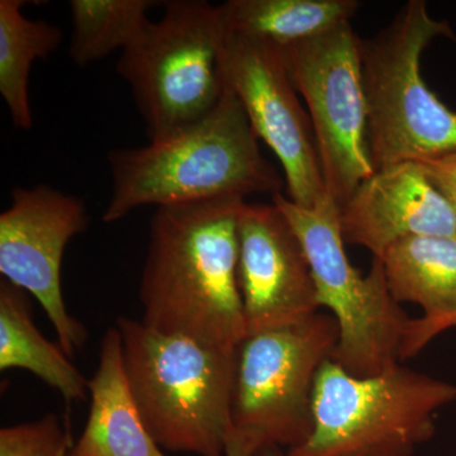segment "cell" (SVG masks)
<instances>
[{"instance_id":"6da1fadb","label":"cell","mask_w":456,"mask_h":456,"mask_svg":"<svg viewBox=\"0 0 456 456\" xmlns=\"http://www.w3.org/2000/svg\"><path fill=\"white\" fill-rule=\"evenodd\" d=\"M241 198L159 207L139 297L150 329L235 350L248 336L237 283Z\"/></svg>"},{"instance_id":"7a4b0ae2","label":"cell","mask_w":456,"mask_h":456,"mask_svg":"<svg viewBox=\"0 0 456 456\" xmlns=\"http://www.w3.org/2000/svg\"><path fill=\"white\" fill-rule=\"evenodd\" d=\"M108 164L112 194L102 216L104 224L121 221L143 206L273 197L285 187L261 154L259 137L228 83L208 116L149 145L112 150Z\"/></svg>"},{"instance_id":"3957f363","label":"cell","mask_w":456,"mask_h":456,"mask_svg":"<svg viewBox=\"0 0 456 456\" xmlns=\"http://www.w3.org/2000/svg\"><path fill=\"white\" fill-rule=\"evenodd\" d=\"M123 364L147 430L161 449L227 456L233 437L236 349L167 335L119 317Z\"/></svg>"},{"instance_id":"277c9868","label":"cell","mask_w":456,"mask_h":456,"mask_svg":"<svg viewBox=\"0 0 456 456\" xmlns=\"http://www.w3.org/2000/svg\"><path fill=\"white\" fill-rule=\"evenodd\" d=\"M454 38L424 0H410L373 38H360L374 170L456 151V112L425 83L422 53L435 38Z\"/></svg>"},{"instance_id":"5b68a950","label":"cell","mask_w":456,"mask_h":456,"mask_svg":"<svg viewBox=\"0 0 456 456\" xmlns=\"http://www.w3.org/2000/svg\"><path fill=\"white\" fill-rule=\"evenodd\" d=\"M455 401L454 384L401 364L356 377L329 360L317 375L310 437L287 456H413Z\"/></svg>"},{"instance_id":"8992f818","label":"cell","mask_w":456,"mask_h":456,"mask_svg":"<svg viewBox=\"0 0 456 456\" xmlns=\"http://www.w3.org/2000/svg\"><path fill=\"white\" fill-rule=\"evenodd\" d=\"M224 25L206 0H169L122 51L119 77L131 86L150 141L194 125L220 103L226 77L221 61Z\"/></svg>"},{"instance_id":"52a82bcc","label":"cell","mask_w":456,"mask_h":456,"mask_svg":"<svg viewBox=\"0 0 456 456\" xmlns=\"http://www.w3.org/2000/svg\"><path fill=\"white\" fill-rule=\"evenodd\" d=\"M272 198L301 240L318 305L331 311L338 323L332 362L356 377H371L401 364L411 318L393 298L379 259L373 257L367 275L350 263L338 203L329 194L312 208L292 202L283 193Z\"/></svg>"},{"instance_id":"ba28073f","label":"cell","mask_w":456,"mask_h":456,"mask_svg":"<svg viewBox=\"0 0 456 456\" xmlns=\"http://www.w3.org/2000/svg\"><path fill=\"white\" fill-rule=\"evenodd\" d=\"M338 341L335 318L320 312L298 325L246 336L236 349L227 455L290 450L310 437L317 375Z\"/></svg>"},{"instance_id":"9c48e42d","label":"cell","mask_w":456,"mask_h":456,"mask_svg":"<svg viewBox=\"0 0 456 456\" xmlns=\"http://www.w3.org/2000/svg\"><path fill=\"white\" fill-rule=\"evenodd\" d=\"M294 88L310 112L327 194L344 206L375 173L360 37L351 22L281 47Z\"/></svg>"},{"instance_id":"30bf717a","label":"cell","mask_w":456,"mask_h":456,"mask_svg":"<svg viewBox=\"0 0 456 456\" xmlns=\"http://www.w3.org/2000/svg\"><path fill=\"white\" fill-rule=\"evenodd\" d=\"M221 61L255 134L281 161L288 198L305 208L316 206L327 196L316 140L281 47L224 27Z\"/></svg>"},{"instance_id":"8fae6325","label":"cell","mask_w":456,"mask_h":456,"mask_svg":"<svg viewBox=\"0 0 456 456\" xmlns=\"http://www.w3.org/2000/svg\"><path fill=\"white\" fill-rule=\"evenodd\" d=\"M0 215V274L32 294L44 308L69 358L88 341L86 327L69 314L61 289L66 246L88 228L86 203L47 184L16 187Z\"/></svg>"},{"instance_id":"7c38bea8","label":"cell","mask_w":456,"mask_h":456,"mask_svg":"<svg viewBox=\"0 0 456 456\" xmlns=\"http://www.w3.org/2000/svg\"><path fill=\"white\" fill-rule=\"evenodd\" d=\"M237 283L248 335L298 325L320 310L301 240L274 204H242Z\"/></svg>"},{"instance_id":"4fadbf2b","label":"cell","mask_w":456,"mask_h":456,"mask_svg":"<svg viewBox=\"0 0 456 456\" xmlns=\"http://www.w3.org/2000/svg\"><path fill=\"white\" fill-rule=\"evenodd\" d=\"M345 242L383 254L410 236H456V220L445 198L417 163L375 171L340 207Z\"/></svg>"},{"instance_id":"5bb4252c","label":"cell","mask_w":456,"mask_h":456,"mask_svg":"<svg viewBox=\"0 0 456 456\" xmlns=\"http://www.w3.org/2000/svg\"><path fill=\"white\" fill-rule=\"evenodd\" d=\"M89 395L88 421L69 456H167L147 430L132 395L117 327L103 336Z\"/></svg>"},{"instance_id":"9a60e30c","label":"cell","mask_w":456,"mask_h":456,"mask_svg":"<svg viewBox=\"0 0 456 456\" xmlns=\"http://www.w3.org/2000/svg\"><path fill=\"white\" fill-rule=\"evenodd\" d=\"M379 260L393 298L424 310L411 325L431 326L456 314V236L406 237Z\"/></svg>"},{"instance_id":"2e32d148","label":"cell","mask_w":456,"mask_h":456,"mask_svg":"<svg viewBox=\"0 0 456 456\" xmlns=\"http://www.w3.org/2000/svg\"><path fill=\"white\" fill-rule=\"evenodd\" d=\"M25 369L56 389L68 403L83 401L89 393L86 380L70 358L41 334L33 323L26 290L0 281V369Z\"/></svg>"},{"instance_id":"e0dca14e","label":"cell","mask_w":456,"mask_h":456,"mask_svg":"<svg viewBox=\"0 0 456 456\" xmlns=\"http://www.w3.org/2000/svg\"><path fill=\"white\" fill-rule=\"evenodd\" d=\"M358 0H228L218 5L226 29L279 47L310 40L358 13Z\"/></svg>"},{"instance_id":"ac0fdd59","label":"cell","mask_w":456,"mask_h":456,"mask_svg":"<svg viewBox=\"0 0 456 456\" xmlns=\"http://www.w3.org/2000/svg\"><path fill=\"white\" fill-rule=\"evenodd\" d=\"M22 0H0V94L20 130H31L28 80L33 62L46 60L62 41L60 27L23 16Z\"/></svg>"},{"instance_id":"d6986e66","label":"cell","mask_w":456,"mask_h":456,"mask_svg":"<svg viewBox=\"0 0 456 456\" xmlns=\"http://www.w3.org/2000/svg\"><path fill=\"white\" fill-rule=\"evenodd\" d=\"M154 0H71V61L86 68L123 50L150 22Z\"/></svg>"},{"instance_id":"ffe728a7","label":"cell","mask_w":456,"mask_h":456,"mask_svg":"<svg viewBox=\"0 0 456 456\" xmlns=\"http://www.w3.org/2000/svg\"><path fill=\"white\" fill-rule=\"evenodd\" d=\"M73 446L70 432L53 413L0 430V456H69Z\"/></svg>"},{"instance_id":"44dd1931","label":"cell","mask_w":456,"mask_h":456,"mask_svg":"<svg viewBox=\"0 0 456 456\" xmlns=\"http://www.w3.org/2000/svg\"><path fill=\"white\" fill-rule=\"evenodd\" d=\"M426 178L445 198L456 220V151L417 161Z\"/></svg>"},{"instance_id":"7402d4cb","label":"cell","mask_w":456,"mask_h":456,"mask_svg":"<svg viewBox=\"0 0 456 456\" xmlns=\"http://www.w3.org/2000/svg\"><path fill=\"white\" fill-rule=\"evenodd\" d=\"M456 327V314L434 323L431 326L417 327L408 323L406 335H404L403 344H402L401 360L412 358L417 355L428 342L434 340L436 336L443 334L446 330Z\"/></svg>"},{"instance_id":"603a6c76","label":"cell","mask_w":456,"mask_h":456,"mask_svg":"<svg viewBox=\"0 0 456 456\" xmlns=\"http://www.w3.org/2000/svg\"><path fill=\"white\" fill-rule=\"evenodd\" d=\"M250 456H287V454H284L283 449L278 446H265V448L257 449Z\"/></svg>"}]
</instances>
